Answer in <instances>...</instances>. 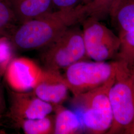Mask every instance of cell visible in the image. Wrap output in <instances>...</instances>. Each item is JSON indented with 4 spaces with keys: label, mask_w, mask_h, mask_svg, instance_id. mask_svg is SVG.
<instances>
[{
    "label": "cell",
    "mask_w": 134,
    "mask_h": 134,
    "mask_svg": "<svg viewBox=\"0 0 134 134\" xmlns=\"http://www.w3.org/2000/svg\"><path fill=\"white\" fill-rule=\"evenodd\" d=\"M88 16L86 6L75 10H57L16 26L7 37L20 51L42 49L53 43L68 28Z\"/></svg>",
    "instance_id": "cell-1"
},
{
    "label": "cell",
    "mask_w": 134,
    "mask_h": 134,
    "mask_svg": "<svg viewBox=\"0 0 134 134\" xmlns=\"http://www.w3.org/2000/svg\"><path fill=\"white\" fill-rule=\"evenodd\" d=\"M114 81L109 91L113 115L107 134H126L134 121V62L115 61Z\"/></svg>",
    "instance_id": "cell-2"
},
{
    "label": "cell",
    "mask_w": 134,
    "mask_h": 134,
    "mask_svg": "<svg viewBox=\"0 0 134 134\" xmlns=\"http://www.w3.org/2000/svg\"><path fill=\"white\" fill-rule=\"evenodd\" d=\"M114 76L102 86L74 97L73 104L82 112V125L92 134H107L112 126L113 115L109 91Z\"/></svg>",
    "instance_id": "cell-3"
},
{
    "label": "cell",
    "mask_w": 134,
    "mask_h": 134,
    "mask_svg": "<svg viewBox=\"0 0 134 134\" xmlns=\"http://www.w3.org/2000/svg\"><path fill=\"white\" fill-rule=\"evenodd\" d=\"M40 57L46 70L59 72L88 57L82 29L77 25L67 29L53 43L43 48Z\"/></svg>",
    "instance_id": "cell-4"
},
{
    "label": "cell",
    "mask_w": 134,
    "mask_h": 134,
    "mask_svg": "<svg viewBox=\"0 0 134 134\" xmlns=\"http://www.w3.org/2000/svg\"><path fill=\"white\" fill-rule=\"evenodd\" d=\"M65 70L63 77L75 96L102 86L114 77L115 63L82 60Z\"/></svg>",
    "instance_id": "cell-5"
},
{
    "label": "cell",
    "mask_w": 134,
    "mask_h": 134,
    "mask_svg": "<svg viewBox=\"0 0 134 134\" xmlns=\"http://www.w3.org/2000/svg\"><path fill=\"white\" fill-rule=\"evenodd\" d=\"M86 55L94 61L105 62L116 58L121 41L119 35L102 24L100 20L88 16L81 23Z\"/></svg>",
    "instance_id": "cell-6"
},
{
    "label": "cell",
    "mask_w": 134,
    "mask_h": 134,
    "mask_svg": "<svg viewBox=\"0 0 134 134\" xmlns=\"http://www.w3.org/2000/svg\"><path fill=\"white\" fill-rule=\"evenodd\" d=\"M9 107L6 117L12 123L23 119H35L50 115L55 106L39 98L33 92H17L9 88Z\"/></svg>",
    "instance_id": "cell-7"
},
{
    "label": "cell",
    "mask_w": 134,
    "mask_h": 134,
    "mask_svg": "<svg viewBox=\"0 0 134 134\" xmlns=\"http://www.w3.org/2000/svg\"><path fill=\"white\" fill-rule=\"evenodd\" d=\"M44 70L31 60L24 57L13 59L5 71L10 89L17 92L32 90L43 77Z\"/></svg>",
    "instance_id": "cell-8"
},
{
    "label": "cell",
    "mask_w": 134,
    "mask_h": 134,
    "mask_svg": "<svg viewBox=\"0 0 134 134\" xmlns=\"http://www.w3.org/2000/svg\"><path fill=\"white\" fill-rule=\"evenodd\" d=\"M32 90L39 98L54 106L66 100L69 91L60 72L48 70H44L42 79Z\"/></svg>",
    "instance_id": "cell-9"
},
{
    "label": "cell",
    "mask_w": 134,
    "mask_h": 134,
    "mask_svg": "<svg viewBox=\"0 0 134 134\" xmlns=\"http://www.w3.org/2000/svg\"><path fill=\"white\" fill-rule=\"evenodd\" d=\"M108 15L118 35L134 30V0H113Z\"/></svg>",
    "instance_id": "cell-10"
},
{
    "label": "cell",
    "mask_w": 134,
    "mask_h": 134,
    "mask_svg": "<svg viewBox=\"0 0 134 134\" xmlns=\"http://www.w3.org/2000/svg\"><path fill=\"white\" fill-rule=\"evenodd\" d=\"M19 24L51 12L52 0H9Z\"/></svg>",
    "instance_id": "cell-11"
},
{
    "label": "cell",
    "mask_w": 134,
    "mask_h": 134,
    "mask_svg": "<svg viewBox=\"0 0 134 134\" xmlns=\"http://www.w3.org/2000/svg\"><path fill=\"white\" fill-rule=\"evenodd\" d=\"M54 106L56 116L54 134H72L80 132L83 125L77 115L61 105Z\"/></svg>",
    "instance_id": "cell-12"
},
{
    "label": "cell",
    "mask_w": 134,
    "mask_h": 134,
    "mask_svg": "<svg viewBox=\"0 0 134 134\" xmlns=\"http://www.w3.org/2000/svg\"><path fill=\"white\" fill-rule=\"evenodd\" d=\"M55 119V117L48 115L39 119L18 120L13 123L22 128L25 134H54Z\"/></svg>",
    "instance_id": "cell-13"
},
{
    "label": "cell",
    "mask_w": 134,
    "mask_h": 134,
    "mask_svg": "<svg viewBox=\"0 0 134 134\" xmlns=\"http://www.w3.org/2000/svg\"><path fill=\"white\" fill-rule=\"evenodd\" d=\"M19 24L9 0H0V33L6 37Z\"/></svg>",
    "instance_id": "cell-14"
},
{
    "label": "cell",
    "mask_w": 134,
    "mask_h": 134,
    "mask_svg": "<svg viewBox=\"0 0 134 134\" xmlns=\"http://www.w3.org/2000/svg\"><path fill=\"white\" fill-rule=\"evenodd\" d=\"M118 35L121 45L117 59L134 62V30Z\"/></svg>",
    "instance_id": "cell-15"
},
{
    "label": "cell",
    "mask_w": 134,
    "mask_h": 134,
    "mask_svg": "<svg viewBox=\"0 0 134 134\" xmlns=\"http://www.w3.org/2000/svg\"><path fill=\"white\" fill-rule=\"evenodd\" d=\"M113 0H86L89 16L100 20L108 15Z\"/></svg>",
    "instance_id": "cell-16"
},
{
    "label": "cell",
    "mask_w": 134,
    "mask_h": 134,
    "mask_svg": "<svg viewBox=\"0 0 134 134\" xmlns=\"http://www.w3.org/2000/svg\"><path fill=\"white\" fill-rule=\"evenodd\" d=\"M13 47L9 39L6 36L0 38V70L5 71L13 58Z\"/></svg>",
    "instance_id": "cell-17"
},
{
    "label": "cell",
    "mask_w": 134,
    "mask_h": 134,
    "mask_svg": "<svg viewBox=\"0 0 134 134\" xmlns=\"http://www.w3.org/2000/svg\"><path fill=\"white\" fill-rule=\"evenodd\" d=\"M57 10H75L86 6V0H52Z\"/></svg>",
    "instance_id": "cell-18"
},
{
    "label": "cell",
    "mask_w": 134,
    "mask_h": 134,
    "mask_svg": "<svg viewBox=\"0 0 134 134\" xmlns=\"http://www.w3.org/2000/svg\"><path fill=\"white\" fill-rule=\"evenodd\" d=\"M5 109V103L4 96L2 90L0 88V116L4 112Z\"/></svg>",
    "instance_id": "cell-19"
},
{
    "label": "cell",
    "mask_w": 134,
    "mask_h": 134,
    "mask_svg": "<svg viewBox=\"0 0 134 134\" xmlns=\"http://www.w3.org/2000/svg\"><path fill=\"white\" fill-rule=\"evenodd\" d=\"M126 134H134V121L129 129L127 131Z\"/></svg>",
    "instance_id": "cell-20"
},
{
    "label": "cell",
    "mask_w": 134,
    "mask_h": 134,
    "mask_svg": "<svg viewBox=\"0 0 134 134\" xmlns=\"http://www.w3.org/2000/svg\"><path fill=\"white\" fill-rule=\"evenodd\" d=\"M3 74H4V73L0 70V80H1V76H2Z\"/></svg>",
    "instance_id": "cell-21"
},
{
    "label": "cell",
    "mask_w": 134,
    "mask_h": 134,
    "mask_svg": "<svg viewBox=\"0 0 134 134\" xmlns=\"http://www.w3.org/2000/svg\"><path fill=\"white\" fill-rule=\"evenodd\" d=\"M3 36H5L4 34H1V33H0V38H1V37H3Z\"/></svg>",
    "instance_id": "cell-22"
}]
</instances>
